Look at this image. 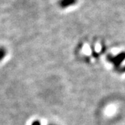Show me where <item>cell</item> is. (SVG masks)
I'll return each instance as SVG.
<instances>
[{
  "label": "cell",
  "mask_w": 125,
  "mask_h": 125,
  "mask_svg": "<svg viewBox=\"0 0 125 125\" xmlns=\"http://www.w3.org/2000/svg\"><path fill=\"white\" fill-rule=\"evenodd\" d=\"M6 53H7L6 49L3 47H0V62L4 59L6 56Z\"/></svg>",
  "instance_id": "obj_2"
},
{
  "label": "cell",
  "mask_w": 125,
  "mask_h": 125,
  "mask_svg": "<svg viewBox=\"0 0 125 125\" xmlns=\"http://www.w3.org/2000/svg\"><path fill=\"white\" fill-rule=\"evenodd\" d=\"M77 2V0H60L58 2V4L61 8L66 9L67 7H70L72 5L75 4Z\"/></svg>",
  "instance_id": "obj_1"
},
{
  "label": "cell",
  "mask_w": 125,
  "mask_h": 125,
  "mask_svg": "<svg viewBox=\"0 0 125 125\" xmlns=\"http://www.w3.org/2000/svg\"><path fill=\"white\" fill-rule=\"evenodd\" d=\"M31 125H40V122H39V121L35 120V121H33V122H32Z\"/></svg>",
  "instance_id": "obj_3"
}]
</instances>
